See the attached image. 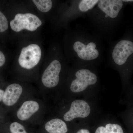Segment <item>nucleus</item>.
<instances>
[{"label":"nucleus","instance_id":"f257e3e1","mask_svg":"<svg viewBox=\"0 0 133 133\" xmlns=\"http://www.w3.org/2000/svg\"><path fill=\"white\" fill-rule=\"evenodd\" d=\"M65 47L67 56L79 65L96 66L105 61V42L83 27L79 26L68 33Z\"/></svg>","mask_w":133,"mask_h":133},{"label":"nucleus","instance_id":"f03ea898","mask_svg":"<svg viewBox=\"0 0 133 133\" xmlns=\"http://www.w3.org/2000/svg\"><path fill=\"white\" fill-rule=\"evenodd\" d=\"M126 3L123 0H99L86 16L91 33L104 42L112 41Z\"/></svg>","mask_w":133,"mask_h":133},{"label":"nucleus","instance_id":"7ed1b4c3","mask_svg":"<svg viewBox=\"0 0 133 133\" xmlns=\"http://www.w3.org/2000/svg\"><path fill=\"white\" fill-rule=\"evenodd\" d=\"M105 61L120 74L125 88L130 90L131 77L133 73V34L131 31L126 32L121 38L108 42Z\"/></svg>","mask_w":133,"mask_h":133},{"label":"nucleus","instance_id":"20e7f679","mask_svg":"<svg viewBox=\"0 0 133 133\" xmlns=\"http://www.w3.org/2000/svg\"><path fill=\"white\" fill-rule=\"evenodd\" d=\"M78 66L70 86L71 91L76 93L82 92L88 87L96 85L99 80L95 66L79 65Z\"/></svg>","mask_w":133,"mask_h":133},{"label":"nucleus","instance_id":"39448f33","mask_svg":"<svg viewBox=\"0 0 133 133\" xmlns=\"http://www.w3.org/2000/svg\"><path fill=\"white\" fill-rule=\"evenodd\" d=\"M42 24V22L38 17L30 13L17 14L10 22L11 29L17 32L23 29L34 31Z\"/></svg>","mask_w":133,"mask_h":133},{"label":"nucleus","instance_id":"423d86ee","mask_svg":"<svg viewBox=\"0 0 133 133\" xmlns=\"http://www.w3.org/2000/svg\"><path fill=\"white\" fill-rule=\"evenodd\" d=\"M41 56L42 50L40 46L36 44H32L22 48L18 62L22 67L29 70L38 64Z\"/></svg>","mask_w":133,"mask_h":133},{"label":"nucleus","instance_id":"0eeeda50","mask_svg":"<svg viewBox=\"0 0 133 133\" xmlns=\"http://www.w3.org/2000/svg\"><path fill=\"white\" fill-rule=\"evenodd\" d=\"M60 59H54L45 70L42 77L43 84L48 88H53L58 84L63 63Z\"/></svg>","mask_w":133,"mask_h":133},{"label":"nucleus","instance_id":"6e6552de","mask_svg":"<svg viewBox=\"0 0 133 133\" xmlns=\"http://www.w3.org/2000/svg\"><path fill=\"white\" fill-rule=\"evenodd\" d=\"M91 112L90 105L82 99H76L72 102L69 111L64 115L65 121L69 122L77 118H85Z\"/></svg>","mask_w":133,"mask_h":133},{"label":"nucleus","instance_id":"1a4fd4ad","mask_svg":"<svg viewBox=\"0 0 133 133\" xmlns=\"http://www.w3.org/2000/svg\"><path fill=\"white\" fill-rule=\"evenodd\" d=\"M22 91V87L19 84L14 83L10 85L4 92L3 102L8 106L14 105L18 101Z\"/></svg>","mask_w":133,"mask_h":133},{"label":"nucleus","instance_id":"9d476101","mask_svg":"<svg viewBox=\"0 0 133 133\" xmlns=\"http://www.w3.org/2000/svg\"><path fill=\"white\" fill-rule=\"evenodd\" d=\"M39 109V105L36 101H27L22 105L17 112V116L20 120L24 121L28 119Z\"/></svg>","mask_w":133,"mask_h":133},{"label":"nucleus","instance_id":"9b49d317","mask_svg":"<svg viewBox=\"0 0 133 133\" xmlns=\"http://www.w3.org/2000/svg\"><path fill=\"white\" fill-rule=\"evenodd\" d=\"M45 128L49 133H66L68 128L66 123L61 119H53L45 124Z\"/></svg>","mask_w":133,"mask_h":133},{"label":"nucleus","instance_id":"f8f14e48","mask_svg":"<svg viewBox=\"0 0 133 133\" xmlns=\"http://www.w3.org/2000/svg\"><path fill=\"white\" fill-rule=\"evenodd\" d=\"M95 133H124L122 127L117 124L109 123L104 126H100Z\"/></svg>","mask_w":133,"mask_h":133},{"label":"nucleus","instance_id":"ddd939ff","mask_svg":"<svg viewBox=\"0 0 133 133\" xmlns=\"http://www.w3.org/2000/svg\"><path fill=\"white\" fill-rule=\"evenodd\" d=\"M33 2L38 10L43 13L49 11L52 6V2L51 0H33Z\"/></svg>","mask_w":133,"mask_h":133},{"label":"nucleus","instance_id":"4468645a","mask_svg":"<svg viewBox=\"0 0 133 133\" xmlns=\"http://www.w3.org/2000/svg\"><path fill=\"white\" fill-rule=\"evenodd\" d=\"M10 130L11 133H27L24 127L17 122H13L11 124Z\"/></svg>","mask_w":133,"mask_h":133},{"label":"nucleus","instance_id":"2eb2a0df","mask_svg":"<svg viewBox=\"0 0 133 133\" xmlns=\"http://www.w3.org/2000/svg\"><path fill=\"white\" fill-rule=\"evenodd\" d=\"M8 22L4 14L0 10V33L6 31L8 29Z\"/></svg>","mask_w":133,"mask_h":133},{"label":"nucleus","instance_id":"dca6fc26","mask_svg":"<svg viewBox=\"0 0 133 133\" xmlns=\"http://www.w3.org/2000/svg\"><path fill=\"white\" fill-rule=\"evenodd\" d=\"M124 118L125 121L133 126V104L126 111L124 115Z\"/></svg>","mask_w":133,"mask_h":133},{"label":"nucleus","instance_id":"f3484780","mask_svg":"<svg viewBox=\"0 0 133 133\" xmlns=\"http://www.w3.org/2000/svg\"><path fill=\"white\" fill-rule=\"evenodd\" d=\"M6 62V57L2 51L0 50V67L3 66Z\"/></svg>","mask_w":133,"mask_h":133},{"label":"nucleus","instance_id":"a211bd4d","mask_svg":"<svg viewBox=\"0 0 133 133\" xmlns=\"http://www.w3.org/2000/svg\"><path fill=\"white\" fill-rule=\"evenodd\" d=\"M77 133H90V132L88 129H82L79 130Z\"/></svg>","mask_w":133,"mask_h":133},{"label":"nucleus","instance_id":"6ab92c4d","mask_svg":"<svg viewBox=\"0 0 133 133\" xmlns=\"http://www.w3.org/2000/svg\"><path fill=\"white\" fill-rule=\"evenodd\" d=\"M4 91L3 90L0 89V102L2 100L3 97L4 93Z\"/></svg>","mask_w":133,"mask_h":133}]
</instances>
